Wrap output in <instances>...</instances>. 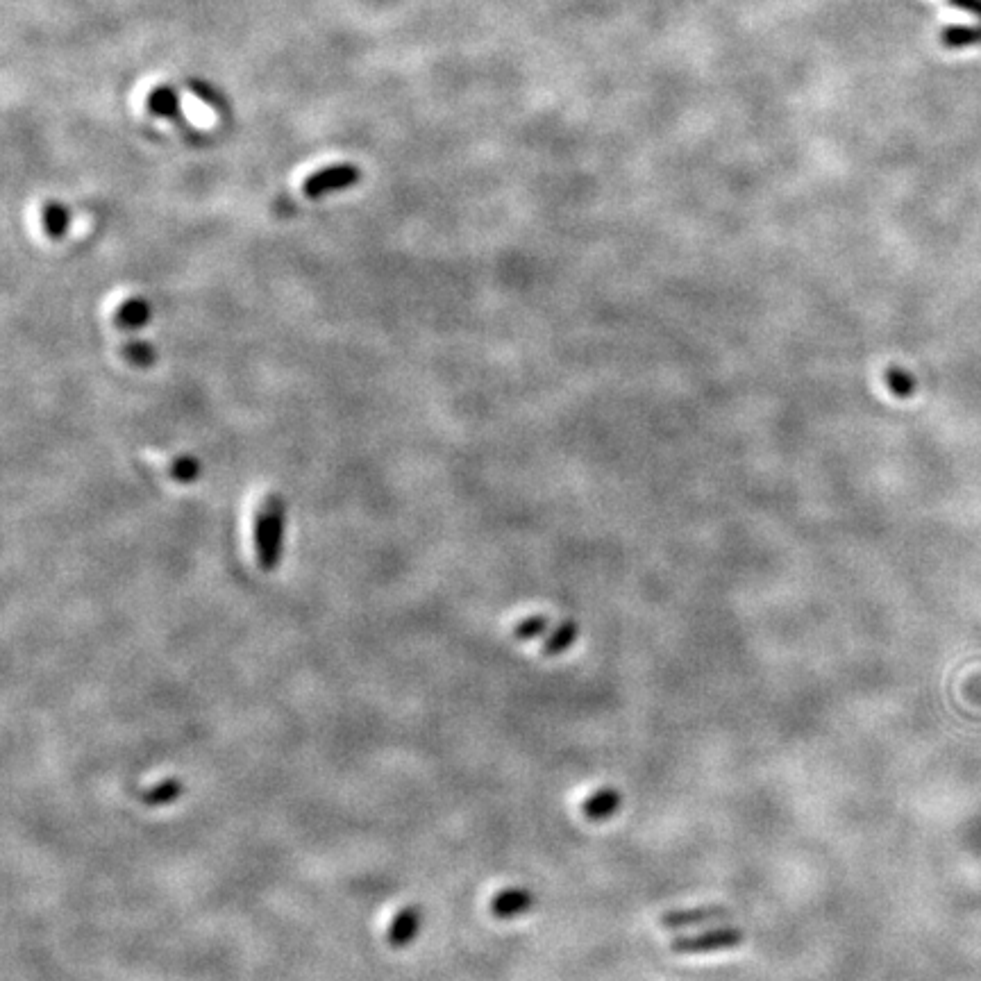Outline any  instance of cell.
<instances>
[{"instance_id":"obj_13","label":"cell","mask_w":981,"mask_h":981,"mask_svg":"<svg viewBox=\"0 0 981 981\" xmlns=\"http://www.w3.org/2000/svg\"><path fill=\"white\" fill-rule=\"evenodd\" d=\"M148 109L155 116H164V119H175V116H180L178 96H175V91L171 87H157L148 98Z\"/></svg>"},{"instance_id":"obj_5","label":"cell","mask_w":981,"mask_h":981,"mask_svg":"<svg viewBox=\"0 0 981 981\" xmlns=\"http://www.w3.org/2000/svg\"><path fill=\"white\" fill-rule=\"evenodd\" d=\"M532 904H534V895L527 891V888L511 886V888H505V891H500L496 897H493L491 911L496 918L509 920V918L523 916V913L532 909Z\"/></svg>"},{"instance_id":"obj_17","label":"cell","mask_w":981,"mask_h":981,"mask_svg":"<svg viewBox=\"0 0 981 981\" xmlns=\"http://www.w3.org/2000/svg\"><path fill=\"white\" fill-rule=\"evenodd\" d=\"M200 473V466H198V461L196 459H191V457H182L178 464L173 466V477L175 480H180V482H191V480H196Z\"/></svg>"},{"instance_id":"obj_8","label":"cell","mask_w":981,"mask_h":981,"mask_svg":"<svg viewBox=\"0 0 981 981\" xmlns=\"http://www.w3.org/2000/svg\"><path fill=\"white\" fill-rule=\"evenodd\" d=\"M150 316H153V309H150L146 300L130 298V300H125V303H121L119 309H116L114 321H116V325L121 327V330H139V327H144L150 321Z\"/></svg>"},{"instance_id":"obj_4","label":"cell","mask_w":981,"mask_h":981,"mask_svg":"<svg viewBox=\"0 0 981 981\" xmlns=\"http://www.w3.org/2000/svg\"><path fill=\"white\" fill-rule=\"evenodd\" d=\"M732 913L727 911V907H695V909H682V911H668L659 918L661 929H684V927H698L707 925V922H718L727 920Z\"/></svg>"},{"instance_id":"obj_12","label":"cell","mask_w":981,"mask_h":981,"mask_svg":"<svg viewBox=\"0 0 981 981\" xmlns=\"http://www.w3.org/2000/svg\"><path fill=\"white\" fill-rule=\"evenodd\" d=\"M884 380H886L888 391H891L895 398H902V400L911 398L918 389L916 377H913L909 371H904V368H900V366H888L886 373H884Z\"/></svg>"},{"instance_id":"obj_6","label":"cell","mask_w":981,"mask_h":981,"mask_svg":"<svg viewBox=\"0 0 981 981\" xmlns=\"http://www.w3.org/2000/svg\"><path fill=\"white\" fill-rule=\"evenodd\" d=\"M620 807H623V793L616 791V788H600V791L586 798L582 811L586 818L598 823V820H609L616 811H620Z\"/></svg>"},{"instance_id":"obj_14","label":"cell","mask_w":981,"mask_h":981,"mask_svg":"<svg viewBox=\"0 0 981 981\" xmlns=\"http://www.w3.org/2000/svg\"><path fill=\"white\" fill-rule=\"evenodd\" d=\"M548 630H550V618L543 616V614H536V616L523 618L521 623L514 627V636L518 641H534Z\"/></svg>"},{"instance_id":"obj_1","label":"cell","mask_w":981,"mask_h":981,"mask_svg":"<svg viewBox=\"0 0 981 981\" xmlns=\"http://www.w3.org/2000/svg\"><path fill=\"white\" fill-rule=\"evenodd\" d=\"M284 514H287L284 500L280 496H268L255 516L257 564L266 573H273L282 559Z\"/></svg>"},{"instance_id":"obj_16","label":"cell","mask_w":981,"mask_h":981,"mask_svg":"<svg viewBox=\"0 0 981 981\" xmlns=\"http://www.w3.org/2000/svg\"><path fill=\"white\" fill-rule=\"evenodd\" d=\"M125 355H128L137 366H150L155 359V350L150 348V343L134 341V343H128V348H125Z\"/></svg>"},{"instance_id":"obj_7","label":"cell","mask_w":981,"mask_h":981,"mask_svg":"<svg viewBox=\"0 0 981 981\" xmlns=\"http://www.w3.org/2000/svg\"><path fill=\"white\" fill-rule=\"evenodd\" d=\"M421 918L423 913L416 907L402 909L396 918L391 922L389 929V943L393 947H405L416 938V934L421 932Z\"/></svg>"},{"instance_id":"obj_15","label":"cell","mask_w":981,"mask_h":981,"mask_svg":"<svg viewBox=\"0 0 981 981\" xmlns=\"http://www.w3.org/2000/svg\"><path fill=\"white\" fill-rule=\"evenodd\" d=\"M182 791H184V786L180 782H175V779H166V782L157 784L155 788H150L148 793H144V802L153 804V807H157V804H169L178 798Z\"/></svg>"},{"instance_id":"obj_18","label":"cell","mask_w":981,"mask_h":981,"mask_svg":"<svg viewBox=\"0 0 981 981\" xmlns=\"http://www.w3.org/2000/svg\"><path fill=\"white\" fill-rule=\"evenodd\" d=\"M947 3L959 7V10L968 12L972 16H977V19L981 21V0H947Z\"/></svg>"},{"instance_id":"obj_10","label":"cell","mask_w":981,"mask_h":981,"mask_svg":"<svg viewBox=\"0 0 981 981\" xmlns=\"http://www.w3.org/2000/svg\"><path fill=\"white\" fill-rule=\"evenodd\" d=\"M941 44L945 48H968L981 44V25H950L941 32Z\"/></svg>"},{"instance_id":"obj_2","label":"cell","mask_w":981,"mask_h":981,"mask_svg":"<svg viewBox=\"0 0 981 981\" xmlns=\"http://www.w3.org/2000/svg\"><path fill=\"white\" fill-rule=\"evenodd\" d=\"M362 180V171L355 164H334L309 175L303 182V194L312 200L350 189Z\"/></svg>"},{"instance_id":"obj_3","label":"cell","mask_w":981,"mask_h":981,"mask_svg":"<svg viewBox=\"0 0 981 981\" xmlns=\"http://www.w3.org/2000/svg\"><path fill=\"white\" fill-rule=\"evenodd\" d=\"M745 934L739 927H718L711 929V932H704L698 936H684L675 938L670 943V950L675 954H707V952H720V950H732V947H739L743 943Z\"/></svg>"},{"instance_id":"obj_9","label":"cell","mask_w":981,"mask_h":981,"mask_svg":"<svg viewBox=\"0 0 981 981\" xmlns=\"http://www.w3.org/2000/svg\"><path fill=\"white\" fill-rule=\"evenodd\" d=\"M41 221H44V230L48 234V239L62 241L66 237V232H69V225H71L69 209L60 203H48L44 207V212H41Z\"/></svg>"},{"instance_id":"obj_11","label":"cell","mask_w":981,"mask_h":981,"mask_svg":"<svg viewBox=\"0 0 981 981\" xmlns=\"http://www.w3.org/2000/svg\"><path fill=\"white\" fill-rule=\"evenodd\" d=\"M575 639H577V623L568 618L548 636V641L543 643V654L545 657H555V654L566 652L570 645L575 643Z\"/></svg>"}]
</instances>
